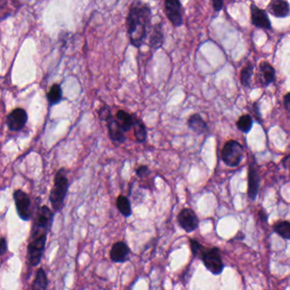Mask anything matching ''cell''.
<instances>
[{
	"label": "cell",
	"mask_w": 290,
	"mask_h": 290,
	"mask_svg": "<svg viewBox=\"0 0 290 290\" xmlns=\"http://www.w3.org/2000/svg\"><path fill=\"white\" fill-rule=\"evenodd\" d=\"M62 89L59 84H54L52 86L47 95L48 101L51 105L59 104L60 101L62 100Z\"/></svg>",
	"instance_id": "7402d4cb"
},
{
	"label": "cell",
	"mask_w": 290,
	"mask_h": 290,
	"mask_svg": "<svg viewBox=\"0 0 290 290\" xmlns=\"http://www.w3.org/2000/svg\"><path fill=\"white\" fill-rule=\"evenodd\" d=\"M130 249L125 242H117L111 248V259L116 263H124L128 260Z\"/></svg>",
	"instance_id": "7c38bea8"
},
{
	"label": "cell",
	"mask_w": 290,
	"mask_h": 290,
	"mask_svg": "<svg viewBox=\"0 0 290 290\" xmlns=\"http://www.w3.org/2000/svg\"><path fill=\"white\" fill-rule=\"evenodd\" d=\"M48 286L47 275L43 268L38 269L35 277L32 290H46Z\"/></svg>",
	"instance_id": "44dd1931"
},
{
	"label": "cell",
	"mask_w": 290,
	"mask_h": 290,
	"mask_svg": "<svg viewBox=\"0 0 290 290\" xmlns=\"http://www.w3.org/2000/svg\"><path fill=\"white\" fill-rule=\"evenodd\" d=\"M150 23V8L140 1L133 3L130 7L129 13L126 20V25L130 43L134 47L140 48L145 45Z\"/></svg>",
	"instance_id": "6da1fadb"
},
{
	"label": "cell",
	"mask_w": 290,
	"mask_h": 290,
	"mask_svg": "<svg viewBox=\"0 0 290 290\" xmlns=\"http://www.w3.org/2000/svg\"><path fill=\"white\" fill-rule=\"evenodd\" d=\"M165 11L168 19L175 27L183 25V13L180 0H165Z\"/></svg>",
	"instance_id": "ba28073f"
},
{
	"label": "cell",
	"mask_w": 290,
	"mask_h": 290,
	"mask_svg": "<svg viewBox=\"0 0 290 290\" xmlns=\"http://www.w3.org/2000/svg\"><path fill=\"white\" fill-rule=\"evenodd\" d=\"M116 119L120 122L125 133L129 132L131 128L133 126L134 118L129 113H127L126 111H117V115H116Z\"/></svg>",
	"instance_id": "ac0fdd59"
},
{
	"label": "cell",
	"mask_w": 290,
	"mask_h": 290,
	"mask_svg": "<svg viewBox=\"0 0 290 290\" xmlns=\"http://www.w3.org/2000/svg\"><path fill=\"white\" fill-rule=\"evenodd\" d=\"M188 126L193 133L203 134L208 132V125L199 114H193L188 120Z\"/></svg>",
	"instance_id": "5bb4252c"
},
{
	"label": "cell",
	"mask_w": 290,
	"mask_h": 290,
	"mask_svg": "<svg viewBox=\"0 0 290 290\" xmlns=\"http://www.w3.org/2000/svg\"><path fill=\"white\" fill-rule=\"evenodd\" d=\"M117 209L119 212L125 217V218H129L131 215L133 214L132 211V206L130 203L129 199L126 198V196L119 195L117 199Z\"/></svg>",
	"instance_id": "ffe728a7"
},
{
	"label": "cell",
	"mask_w": 290,
	"mask_h": 290,
	"mask_svg": "<svg viewBox=\"0 0 290 290\" xmlns=\"http://www.w3.org/2000/svg\"><path fill=\"white\" fill-rule=\"evenodd\" d=\"M133 128H134V135H135L137 142H145L147 139V130L142 121L138 118H134Z\"/></svg>",
	"instance_id": "d6986e66"
},
{
	"label": "cell",
	"mask_w": 290,
	"mask_h": 290,
	"mask_svg": "<svg viewBox=\"0 0 290 290\" xmlns=\"http://www.w3.org/2000/svg\"><path fill=\"white\" fill-rule=\"evenodd\" d=\"M98 117H99L101 120L107 121L112 117L111 110H110L107 106H103V107L100 108L99 111H98Z\"/></svg>",
	"instance_id": "4316f807"
},
{
	"label": "cell",
	"mask_w": 290,
	"mask_h": 290,
	"mask_svg": "<svg viewBox=\"0 0 290 290\" xmlns=\"http://www.w3.org/2000/svg\"><path fill=\"white\" fill-rule=\"evenodd\" d=\"M275 233L285 240H290V221H281L273 225Z\"/></svg>",
	"instance_id": "603a6c76"
},
{
	"label": "cell",
	"mask_w": 290,
	"mask_h": 290,
	"mask_svg": "<svg viewBox=\"0 0 290 290\" xmlns=\"http://www.w3.org/2000/svg\"><path fill=\"white\" fill-rule=\"evenodd\" d=\"M190 247H191V250H192L193 255L195 256H200L203 250L205 249V247L201 245L200 243L196 241L195 240H190Z\"/></svg>",
	"instance_id": "484cf974"
},
{
	"label": "cell",
	"mask_w": 290,
	"mask_h": 290,
	"mask_svg": "<svg viewBox=\"0 0 290 290\" xmlns=\"http://www.w3.org/2000/svg\"><path fill=\"white\" fill-rule=\"evenodd\" d=\"M284 107L289 112H290V93L284 96Z\"/></svg>",
	"instance_id": "4dcf8cb0"
},
{
	"label": "cell",
	"mask_w": 290,
	"mask_h": 290,
	"mask_svg": "<svg viewBox=\"0 0 290 290\" xmlns=\"http://www.w3.org/2000/svg\"><path fill=\"white\" fill-rule=\"evenodd\" d=\"M224 0H212L213 7L216 11H220L223 6Z\"/></svg>",
	"instance_id": "f546056e"
},
{
	"label": "cell",
	"mask_w": 290,
	"mask_h": 290,
	"mask_svg": "<svg viewBox=\"0 0 290 290\" xmlns=\"http://www.w3.org/2000/svg\"><path fill=\"white\" fill-rule=\"evenodd\" d=\"M163 43H164V34L162 32V27L161 24H156L152 30L149 45L154 50H156L162 46Z\"/></svg>",
	"instance_id": "e0dca14e"
},
{
	"label": "cell",
	"mask_w": 290,
	"mask_h": 290,
	"mask_svg": "<svg viewBox=\"0 0 290 290\" xmlns=\"http://www.w3.org/2000/svg\"><path fill=\"white\" fill-rule=\"evenodd\" d=\"M7 125L12 131H20L27 121V114L22 108H17L10 112L6 119Z\"/></svg>",
	"instance_id": "9c48e42d"
},
{
	"label": "cell",
	"mask_w": 290,
	"mask_h": 290,
	"mask_svg": "<svg viewBox=\"0 0 290 290\" xmlns=\"http://www.w3.org/2000/svg\"><path fill=\"white\" fill-rule=\"evenodd\" d=\"M259 215H260V217L262 218V221H266V220H267V215L266 214V212L264 211L259 212Z\"/></svg>",
	"instance_id": "836d02e7"
},
{
	"label": "cell",
	"mask_w": 290,
	"mask_h": 290,
	"mask_svg": "<svg viewBox=\"0 0 290 290\" xmlns=\"http://www.w3.org/2000/svg\"><path fill=\"white\" fill-rule=\"evenodd\" d=\"M283 164L285 168H287L290 170V155H287L286 157H284L283 159Z\"/></svg>",
	"instance_id": "1f68e13d"
},
{
	"label": "cell",
	"mask_w": 290,
	"mask_h": 290,
	"mask_svg": "<svg viewBox=\"0 0 290 290\" xmlns=\"http://www.w3.org/2000/svg\"><path fill=\"white\" fill-rule=\"evenodd\" d=\"M221 156L224 164L230 168H236L243 159V146L235 140H229L221 149Z\"/></svg>",
	"instance_id": "277c9868"
},
{
	"label": "cell",
	"mask_w": 290,
	"mask_h": 290,
	"mask_svg": "<svg viewBox=\"0 0 290 290\" xmlns=\"http://www.w3.org/2000/svg\"><path fill=\"white\" fill-rule=\"evenodd\" d=\"M150 174V170L147 166H140L139 168L136 169V175L139 177V178H145V177H148V175Z\"/></svg>",
	"instance_id": "83f0119b"
},
{
	"label": "cell",
	"mask_w": 290,
	"mask_h": 290,
	"mask_svg": "<svg viewBox=\"0 0 290 290\" xmlns=\"http://www.w3.org/2000/svg\"><path fill=\"white\" fill-rule=\"evenodd\" d=\"M48 230L49 227L33 224L32 236L27 246V261L32 266H38L41 262Z\"/></svg>",
	"instance_id": "7a4b0ae2"
},
{
	"label": "cell",
	"mask_w": 290,
	"mask_h": 290,
	"mask_svg": "<svg viewBox=\"0 0 290 290\" xmlns=\"http://www.w3.org/2000/svg\"><path fill=\"white\" fill-rule=\"evenodd\" d=\"M69 188V182L67 179V170L64 168L57 171L54 177V187L51 190L49 200L54 211H60L64 205V200L67 196Z\"/></svg>",
	"instance_id": "3957f363"
},
{
	"label": "cell",
	"mask_w": 290,
	"mask_h": 290,
	"mask_svg": "<svg viewBox=\"0 0 290 290\" xmlns=\"http://www.w3.org/2000/svg\"><path fill=\"white\" fill-rule=\"evenodd\" d=\"M259 70H260V76L262 77V82L266 86L269 85L271 82H274L276 78V72L270 64L267 62H262Z\"/></svg>",
	"instance_id": "2e32d148"
},
{
	"label": "cell",
	"mask_w": 290,
	"mask_h": 290,
	"mask_svg": "<svg viewBox=\"0 0 290 290\" xmlns=\"http://www.w3.org/2000/svg\"><path fill=\"white\" fill-rule=\"evenodd\" d=\"M253 126L252 117L249 115H243L240 117V119L237 121V126L239 130L244 133H249Z\"/></svg>",
	"instance_id": "cb8c5ba5"
},
{
	"label": "cell",
	"mask_w": 290,
	"mask_h": 290,
	"mask_svg": "<svg viewBox=\"0 0 290 290\" xmlns=\"http://www.w3.org/2000/svg\"><path fill=\"white\" fill-rule=\"evenodd\" d=\"M269 9L271 14L277 17H285L290 11V5L285 0H273L270 3Z\"/></svg>",
	"instance_id": "9a60e30c"
},
{
	"label": "cell",
	"mask_w": 290,
	"mask_h": 290,
	"mask_svg": "<svg viewBox=\"0 0 290 290\" xmlns=\"http://www.w3.org/2000/svg\"><path fill=\"white\" fill-rule=\"evenodd\" d=\"M106 122H107L109 136L111 140L118 144H123L125 142L126 136L120 122L116 118H113V117H111Z\"/></svg>",
	"instance_id": "8fae6325"
},
{
	"label": "cell",
	"mask_w": 290,
	"mask_h": 290,
	"mask_svg": "<svg viewBox=\"0 0 290 290\" xmlns=\"http://www.w3.org/2000/svg\"><path fill=\"white\" fill-rule=\"evenodd\" d=\"M260 188V177L255 165L250 164L248 172V196L251 200H255L258 195Z\"/></svg>",
	"instance_id": "30bf717a"
},
{
	"label": "cell",
	"mask_w": 290,
	"mask_h": 290,
	"mask_svg": "<svg viewBox=\"0 0 290 290\" xmlns=\"http://www.w3.org/2000/svg\"><path fill=\"white\" fill-rule=\"evenodd\" d=\"M253 66L251 64H248L247 66L243 67L242 71H241V74H240V81L243 87L249 88L250 86V80H251V76L253 75Z\"/></svg>",
	"instance_id": "d4e9b609"
},
{
	"label": "cell",
	"mask_w": 290,
	"mask_h": 290,
	"mask_svg": "<svg viewBox=\"0 0 290 290\" xmlns=\"http://www.w3.org/2000/svg\"><path fill=\"white\" fill-rule=\"evenodd\" d=\"M251 19L254 25L261 28H271V23L268 19V16L265 11L259 9L257 7H251Z\"/></svg>",
	"instance_id": "4fadbf2b"
},
{
	"label": "cell",
	"mask_w": 290,
	"mask_h": 290,
	"mask_svg": "<svg viewBox=\"0 0 290 290\" xmlns=\"http://www.w3.org/2000/svg\"><path fill=\"white\" fill-rule=\"evenodd\" d=\"M177 221L186 233H192L199 227V218L192 209H183L177 215Z\"/></svg>",
	"instance_id": "52a82bcc"
},
{
	"label": "cell",
	"mask_w": 290,
	"mask_h": 290,
	"mask_svg": "<svg viewBox=\"0 0 290 290\" xmlns=\"http://www.w3.org/2000/svg\"><path fill=\"white\" fill-rule=\"evenodd\" d=\"M7 249V242L4 238L0 239V256H3L6 253Z\"/></svg>",
	"instance_id": "f1b7e54d"
},
{
	"label": "cell",
	"mask_w": 290,
	"mask_h": 290,
	"mask_svg": "<svg viewBox=\"0 0 290 290\" xmlns=\"http://www.w3.org/2000/svg\"><path fill=\"white\" fill-rule=\"evenodd\" d=\"M15 204H16V211L19 215L20 218L23 221H28L32 218L31 212V200L29 196L23 192V190H16L13 194Z\"/></svg>",
	"instance_id": "8992f818"
},
{
	"label": "cell",
	"mask_w": 290,
	"mask_h": 290,
	"mask_svg": "<svg viewBox=\"0 0 290 290\" xmlns=\"http://www.w3.org/2000/svg\"><path fill=\"white\" fill-rule=\"evenodd\" d=\"M200 258L206 269L212 274L220 275L223 271V262L218 248H205L200 255Z\"/></svg>",
	"instance_id": "5b68a950"
},
{
	"label": "cell",
	"mask_w": 290,
	"mask_h": 290,
	"mask_svg": "<svg viewBox=\"0 0 290 290\" xmlns=\"http://www.w3.org/2000/svg\"><path fill=\"white\" fill-rule=\"evenodd\" d=\"M254 111L256 115V119H261V113H260V110H259V104L257 103L254 104Z\"/></svg>",
	"instance_id": "d6a6232c"
}]
</instances>
